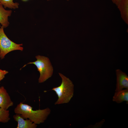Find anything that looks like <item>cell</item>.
I'll use <instances>...</instances> for the list:
<instances>
[{"instance_id": "obj_1", "label": "cell", "mask_w": 128, "mask_h": 128, "mask_svg": "<svg viewBox=\"0 0 128 128\" xmlns=\"http://www.w3.org/2000/svg\"><path fill=\"white\" fill-rule=\"evenodd\" d=\"M14 112L16 114H20L25 119H28L37 124L44 122L50 114L51 110L47 108L34 110L30 106L21 102L15 108Z\"/></svg>"}, {"instance_id": "obj_2", "label": "cell", "mask_w": 128, "mask_h": 128, "mask_svg": "<svg viewBox=\"0 0 128 128\" xmlns=\"http://www.w3.org/2000/svg\"><path fill=\"white\" fill-rule=\"evenodd\" d=\"M59 73L62 79L61 83L59 86L54 87L51 90L55 92L58 97L55 103V105L68 103L74 94V85L72 81L62 74Z\"/></svg>"}, {"instance_id": "obj_3", "label": "cell", "mask_w": 128, "mask_h": 128, "mask_svg": "<svg viewBox=\"0 0 128 128\" xmlns=\"http://www.w3.org/2000/svg\"><path fill=\"white\" fill-rule=\"evenodd\" d=\"M37 60L30 62L28 64H33L37 67L40 76L38 79L39 83H43L52 75L53 69L50 60L48 57L40 55L36 56Z\"/></svg>"}, {"instance_id": "obj_4", "label": "cell", "mask_w": 128, "mask_h": 128, "mask_svg": "<svg viewBox=\"0 0 128 128\" xmlns=\"http://www.w3.org/2000/svg\"><path fill=\"white\" fill-rule=\"evenodd\" d=\"M4 27H0V56L1 59L4 58L5 55L9 52L15 50L22 51L23 44H17L11 40L4 32Z\"/></svg>"}, {"instance_id": "obj_5", "label": "cell", "mask_w": 128, "mask_h": 128, "mask_svg": "<svg viewBox=\"0 0 128 128\" xmlns=\"http://www.w3.org/2000/svg\"><path fill=\"white\" fill-rule=\"evenodd\" d=\"M116 84L115 91L124 88L128 89V77L126 74L120 69L116 70Z\"/></svg>"}, {"instance_id": "obj_6", "label": "cell", "mask_w": 128, "mask_h": 128, "mask_svg": "<svg viewBox=\"0 0 128 128\" xmlns=\"http://www.w3.org/2000/svg\"><path fill=\"white\" fill-rule=\"evenodd\" d=\"M13 102L9 94L3 86L0 87V107L7 110L13 106Z\"/></svg>"}, {"instance_id": "obj_7", "label": "cell", "mask_w": 128, "mask_h": 128, "mask_svg": "<svg viewBox=\"0 0 128 128\" xmlns=\"http://www.w3.org/2000/svg\"><path fill=\"white\" fill-rule=\"evenodd\" d=\"M14 120L18 123L17 128H36L37 124L34 123L29 119H24L19 114H16L13 116Z\"/></svg>"}, {"instance_id": "obj_8", "label": "cell", "mask_w": 128, "mask_h": 128, "mask_svg": "<svg viewBox=\"0 0 128 128\" xmlns=\"http://www.w3.org/2000/svg\"><path fill=\"white\" fill-rule=\"evenodd\" d=\"M12 13L11 10L5 9L2 5L0 3V23L4 28L9 25L8 17L11 16Z\"/></svg>"}, {"instance_id": "obj_9", "label": "cell", "mask_w": 128, "mask_h": 128, "mask_svg": "<svg viewBox=\"0 0 128 128\" xmlns=\"http://www.w3.org/2000/svg\"><path fill=\"white\" fill-rule=\"evenodd\" d=\"M112 100L118 104L126 101L127 104H128V89H123L116 91L113 96Z\"/></svg>"}, {"instance_id": "obj_10", "label": "cell", "mask_w": 128, "mask_h": 128, "mask_svg": "<svg viewBox=\"0 0 128 128\" xmlns=\"http://www.w3.org/2000/svg\"><path fill=\"white\" fill-rule=\"evenodd\" d=\"M117 6L120 12L122 18L128 24V0H121Z\"/></svg>"}, {"instance_id": "obj_11", "label": "cell", "mask_w": 128, "mask_h": 128, "mask_svg": "<svg viewBox=\"0 0 128 128\" xmlns=\"http://www.w3.org/2000/svg\"><path fill=\"white\" fill-rule=\"evenodd\" d=\"M0 3L4 8H8L13 9L18 8L19 5L18 3L14 2L13 0H0Z\"/></svg>"}, {"instance_id": "obj_12", "label": "cell", "mask_w": 128, "mask_h": 128, "mask_svg": "<svg viewBox=\"0 0 128 128\" xmlns=\"http://www.w3.org/2000/svg\"><path fill=\"white\" fill-rule=\"evenodd\" d=\"M9 111L0 107V122H8L10 120Z\"/></svg>"}, {"instance_id": "obj_13", "label": "cell", "mask_w": 128, "mask_h": 128, "mask_svg": "<svg viewBox=\"0 0 128 128\" xmlns=\"http://www.w3.org/2000/svg\"><path fill=\"white\" fill-rule=\"evenodd\" d=\"M8 73L7 71L0 69V81L4 78L5 75Z\"/></svg>"}, {"instance_id": "obj_14", "label": "cell", "mask_w": 128, "mask_h": 128, "mask_svg": "<svg viewBox=\"0 0 128 128\" xmlns=\"http://www.w3.org/2000/svg\"><path fill=\"white\" fill-rule=\"evenodd\" d=\"M104 122V120H103L101 122H99L96 123L95 124L93 125H91L90 127L91 128H98L101 127L102 125Z\"/></svg>"}, {"instance_id": "obj_15", "label": "cell", "mask_w": 128, "mask_h": 128, "mask_svg": "<svg viewBox=\"0 0 128 128\" xmlns=\"http://www.w3.org/2000/svg\"><path fill=\"white\" fill-rule=\"evenodd\" d=\"M113 3L117 6L119 4L121 0H111Z\"/></svg>"}, {"instance_id": "obj_16", "label": "cell", "mask_w": 128, "mask_h": 128, "mask_svg": "<svg viewBox=\"0 0 128 128\" xmlns=\"http://www.w3.org/2000/svg\"><path fill=\"white\" fill-rule=\"evenodd\" d=\"M22 0L23 1H27L28 0Z\"/></svg>"}, {"instance_id": "obj_17", "label": "cell", "mask_w": 128, "mask_h": 128, "mask_svg": "<svg viewBox=\"0 0 128 128\" xmlns=\"http://www.w3.org/2000/svg\"><path fill=\"white\" fill-rule=\"evenodd\" d=\"M47 1L50 0H47ZM67 1H68L69 0H67Z\"/></svg>"}, {"instance_id": "obj_18", "label": "cell", "mask_w": 128, "mask_h": 128, "mask_svg": "<svg viewBox=\"0 0 128 128\" xmlns=\"http://www.w3.org/2000/svg\"><path fill=\"white\" fill-rule=\"evenodd\" d=\"M0 59H1V58H0Z\"/></svg>"}]
</instances>
